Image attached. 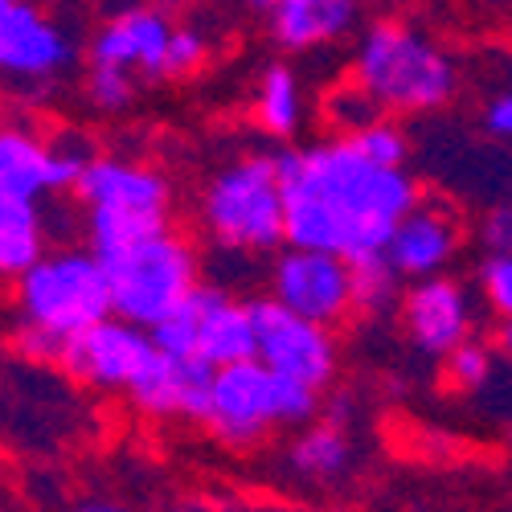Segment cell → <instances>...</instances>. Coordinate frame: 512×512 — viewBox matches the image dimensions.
Wrapping results in <instances>:
<instances>
[{
	"label": "cell",
	"instance_id": "cell-24",
	"mask_svg": "<svg viewBox=\"0 0 512 512\" xmlns=\"http://www.w3.org/2000/svg\"><path fill=\"white\" fill-rule=\"evenodd\" d=\"M365 160H373V164H390V168H406V160H410V136L402 132V127L394 123V119H386V115H377V119H369L365 127H357L353 136H345Z\"/></svg>",
	"mask_w": 512,
	"mask_h": 512
},
{
	"label": "cell",
	"instance_id": "cell-15",
	"mask_svg": "<svg viewBox=\"0 0 512 512\" xmlns=\"http://www.w3.org/2000/svg\"><path fill=\"white\" fill-rule=\"evenodd\" d=\"M402 320L422 353L443 357L472 336V295L447 275L414 279V287L402 291Z\"/></svg>",
	"mask_w": 512,
	"mask_h": 512
},
{
	"label": "cell",
	"instance_id": "cell-4",
	"mask_svg": "<svg viewBox=\"0 0 512 512\" xmlns=\"http://www.w3.org/2000/svg\"><path fill=\"white\" fill-rule=\"evenodd\" d=\"M99 263H103L107 291H111V316L136 324V328H152L160 316L173 312L189 295V287L197 283V254L173 230L140 238L132 246L107 254Z\"/></svg>",
	"mask_w": 512,
	"mask_h": 512
},
{
	"label": "cell",
	"instance_id": "cell-3",
	"mask_svg": "<svg viewBox=\"0 0 512 512\" xmlns=\"http://www.w3.org/2000/svg\"><path fill=\"white\" fill-rule=\"evenodd\" d=\"M21 324L41 328L58 340L91 328L111 316V291L103 263L91 250H46L41 259L17 275Z\"/></svg>",
	"mask_w": 512,
	"mask_h": 512
},
{
	"label": "cell",
	"instance_id": "cell-5",
	"mask_svg": "<svg viewBox=\"0 0 512 512\" xmlns=\"http://www.w3.org/2000/svg\"><path fill=\"white\" fill-rule=\"evenodd\" d=\"M201 222L222 250L259 254L283 242V189L271 156H242L205 185Z\"/></svg>",
	"mask_w": 512,
	"mask_h": 512
},
{
	"label": "cell",
	"instance_id": "cell-28",
	"mask_svg": "<svg viewBox=\"0 0 512 512\" xmlns=\"http://www.w3.org/2000/svg\"><path fill=\"white\" fill-rule=\"evenodd\" d=\"M480 295L496 316H512V254H484L480 263Z\"/></svg>",
	"mask_w": 512,
	"mask_h": 512
},
{
	"label": "cell",
	"instance_id": "cell-35",
	"mask_svg": "<svg viewBox=\"0 0 512 512\" xmlns=\"http://www.w3.org/2000/svg\"><path fill=\"white\" fill-rule=\"evenodd\" d=\"M5 5H9V0H0V13H5Z\"/></svg>",
	"mask_w": 512,
	"mask_h": 512
},
{
	"label": "cell",
	"instance_id": "cell-12",
	"mask_svg": "<svg viewBox=\"0 0 512 512\" xmlns=\"http://www.w3.org/2000/svg\"><path fill=\"white\" fill-rule=\"evenodd\" d=\"M91 156L95 152L78 148L74 136L46 144L17 127H0V197L41 201L46 193H62L74 185Z\"/></svg>",
	"mask_w": 512,
	"mask_h": 512
},
{
	"label": "cell",
	"instance_id": "cell-30",
	"mask_svg": "<svg viewBox=\"0 0 512 512\" xmlns=\"http://www.w3.org/2000/svg\"><path fill=\"white\" fill-rule=\"evenodd\" d=\"M480 242H484V254H512V209H508V201L488 209V218L480 226Z\"/></svg>",
	"mask_w": 512,
	"mask_h": 512
},
{
	"label": "cell",
	"instance_id": "cell-19",
	"mask_svg": "<svg viewBox=\"0 0 512 512\" xmlns=\"http://www.w3.org/2000/svg\"><path fill=\"white\" fill-rule=\"evenodd\" d=\"M46 254V218L37 201L0 197V279H17Z\"/></svg>",
	"mask_w": 512,
	"mask_h": 512
},
{
	"label": "cell",
	"instance_id": "cell-9",
	"mask_svg": "<svg viewBox=\"0 0 512 512\" xmlns=\"http://www.w3.org/2000/svg\"><path fill=\"white\" fill-rule=\"evenodd\" d=\"M156 345L148 328H136L119 316H107L91 328L74 332L62 340L58 365L78 377L82 386H99V390H127L132 381L152 365Z\"/></svg>",
	"mask_w": 512,
	"mask_h": 512
},
{
	"label": "cell",
	"instance_id": "cell-10",
	"mask_svg": "<svg viewBox=\"0 0 512 512\" xmlns=\"http://www.w3.org/2000/svg\"><path fill=\"white\" fill-rule=\"evenodd\" d=\"M271 300L312 324H340L353 312L349 263L324 250L287 246L271 267Z\"/></svg>",
	"mask_w": 512,
	"mask_h": 512
},
{
	"label": "cell",
	"instance_id": "cell-32",
	"mask_svg": "<svg viewBox=\"0 0 512 512\" xmlns=\"http://www.w3.org/2000/svg\"><path fill=\"white\" fill-rule=\"evenodd\" d=\"M480 123H484V132L492 136V140H508L512 136V95L508 91H500V95H492L488 103H484V111H480Z\"/></svg>",
	"mask_w": 512,
	"mask_h": 512
},
{
	"label": "cell",
	"instance_id": "cell-23",
	"mask_svg": "<svg viewBox=\"0 0 512 512\" xmlns=\"http://www.w3.org/2000/svg\"><path fill=\"white\" fill-rule=\"evenodd\" d=\"M349 295H353V312L381 316L398 304L402 275L381 259V254H365V259L349 263Z\"/></svg>",
	"mask_w": 512,
	"mask_h": 512
},
{
	"label": "cell",
	"instance_id": "cell-13",
	"mask_svg": "<svg viewBox=\"0 0 512 512\" xmlns=\"http://www.w3.org/2000/svg\"><path fill=\"white\" fill-rule=\"evenodd\" d=\"M459 250V218L439 201H414L398 226L390 230L381 259H386L402 279H431L443 275Z\"/></svg>",
	"mask_w": 512,
	"mask_h": 512
},
{
	"label": "cell",
	"instance_id": "cell-20",
	"mask_svg": "<svg viewBox=\"0 0 512 512\" xmlns=\"http://www.w3.org/2000/svg\"><path fill=\"white\" fill-rule=\"evenodd\" d=\"M287 463H291L295 476L328 484V480H340L353 467V443H349L345 431H340V422L308 426V431L291 443Z\"/></svg>",
	"mask_w": 512,
	"mask_h": 512
},
{
	"label": "cell",
	"instance_id": "cell-11",
	"mask_svg": "<svg viewBox=\"0 0 512 512\" xmlns=\"http://www.w3.org/2000/svg\"><path fill=\"white\" fill-rule=\"evenodd\" d=\"M74 62L66 29L37 5V0H9L0 13V78L41 87L54 82Z\"/></svg>",
	"mask_w": 512,
	"mask_h": 512
},
{
	"label": "cell",
	"instance_id": "cell-25",
	"mask_svg": "<svg viewBox=\"0 0 512 512\" xmlns=\"http://www.w3.org/2000/svg\"><path fill=\"white\" fill-rule=\"evenodd\" d=\"M447 361H443V373H447V386L451 390H480L484 381L492 377V365H496V357H492V349L484 345V340H459V345L451 349V353H443Z\"/></svg>",
	"mask_w": 512,
	"mask_h": 512
},
{
	"label": "cell",
	"instance_id": "cell-27",
	"mask_svg": "<svg viewBox=\"0 0 512 512\" xmlns=\"http://www.w3.org/2000/svg\"><path fill=\"white\" fill-rule=\"evenodd\" d=\"M205 37L197 29H173L168 33V46H164V62H160V78H185L197 74L205 66Z\"/></svg>",
	"mask_w": 512,
	"mask_h": 512
},
{
	"label": "cell",
	"instance_id": "cell-17",
	"mask_svg": "<svg viewBox=\"0 0 512 512\" xmlns=\"http://www.w3.org/2000/svg\"><path fill=\"white\" fill-rule=\"evenodd\" d=\"M168 33H173V25H168L164 13H156V9H123L91 37V62L119 66L127 74L160 78Z\"/></svg>",
	"mask_w": 512,
	"mask_h": 512
},
{
	"label": "cell",
	"instance_id": "cell-6",
	"mask_svg": "<svg viewBox=\"0 0 512 512\" xmlns=\"http://www.w3.org/2000/svg\"><path fill=\"white\" fill-rule=\"evenodd\" d=\"M148 336L164 357L201 361L209 369L254 357L250 308L238 304L226 287L209 283H193L185 300L148 328Z\"/></svg>",
	"mask_w": 512,
	"mask_h": 512
},
{
	"label": "cell",
	"instance_id": "cell-8",
	"mask_svg": "<svg viewBox=\"0 0 512 512\" xmlns=\"http://www.w3.org/2000/svg\"><path fill=\"white\" fill-rule=\"evenodd\" d=\"M209 431L230 447H254L263 443L279 418H275V373L259 361H234L213 369L209 377V402L205 418Z\"/></svg>",
	"mask_w": 512,
	"mask_h": 512
},
{
	"label": "cell",
	"instance_id": "cell-14",
	"mask_svg": "<svg viewBox=\"0 0 512 512\" xmlns=\"http://www.w3.org/2000/svg\"><path fill=\"white\" fill-rule=\"evenodd\" d=\"M70 189L87 209H123V213L168 218V205H173V185L164 181V173L123 156H91Z\"/></svg>",
	"mask_w": 512,
	"mask_h": 512
},
{
	"label": "cell",
	"instance_id": "cell-33",
	"mask_svg": "<svg viewBox=\"0 0 512 512\" xmlns=\"http://www.w3.org/2000/svg\"><path fill=\"white\" fill-rule=\"evenodd\" d=\"M74 512H127V508L115 504V500H91V504H82V508H74Z\"/></svg>",
	"mask_w": 512,
	"mask_h": 512
},
{
	"label": "cell",
	"instance_id": "cell-16",
	"mask_svg": "<svg viewBox=\"0 0 512 512\" xmlns=\"http://www.w3.org/2000/svg\"><path fill=\"white\" fill-rule=\"evenodd\" d=\"M209 377H213L209 365L177 361V357H164L156 349L152 365L123 394L148 418H193V422H201L205 402H209Z\"/></svg>",
	"mask_w": 512,
	"mask_h": 512
},
{
	"label": "cell",
	"instance_id": "cell-31",
	"mask_svg": "<svg viewBox=\"0 0 512 512\" xmlns=\"http://www.w3.org/2000/svg\"><path fill=\"white\" fill-rule=\"evenodd\" d=\"M17 349L25 361H37V365H58V353H62V340L50 336V332H41V328H29L21 324L17 328Z\"/></svg>",
	"mask_w": 512,
	"mask_h": 512
},
{
	"label": "cell",
	"instance_id": "cell-29",
	"mask_svg": "<svg viewBox=\"0 0 512 512\" xmlns=\"http://www.w3.org/2000/svg\"><path fill=\"white\" fill-rule=\"evenodd\" d=\"M328 103H332V123L340 127V132H349V136L357 132V127H365L369 119L381 115V111L373 107V99L357 87V82H353V87H345V91H336Z\"/></svg>",
	"mask_w": 512,
	"mask_h": 512
},
{
	"label": "cell",
	"instance_id": "cell-21",
	"mask_svg": "<svg viewBox=\"0 0 512 512\" xmlns=\"http://www.w3.org/2000/svg\"><path fill=\"white\" fill-rule=\"evenodd\" d=\"M254 115H259L267 136H295L304 119V95H300V78L291 66H267L254 91Z\"/></svg>",
	"mask_w": 512,
	"mask_h": 512
},
{
	"label": "cell",
	"instance_id": "cell-22",
	"mask_svg": "<svg viewBox=\"0 0 512 512\" xmlns=\"http://www.w3.org/2000/svg\"><path fill=\"white\" fill-rule=\"evenodd\" d=\"M168 230V218H152V213H123V209H87V250L95 259L132 246L140 238H152Z\"/></svg>",
	"mask_w": 512,
	"mask_h": 512
},
{
	"label": "cell",
	"instance_id": "cell-18",
	"mask_svg": "<svg viewBox=\"0 0 512 512\" xmlns=\"http://www.w3.org/2000/svg\"><path fill=\"white\" fill-rule=\"evenodd\" d=\"M361 17V0H279L267 13L271 37L283 50H316L345 37Z\"/></svg>",
	"mask_w": 512,
	"mask_h": 512
},
{
	"label": "cell",
	"instance_id": "cell-2",
	"mask_svg": "<svg viewBox=\"0 0 512 512\" xmlns=\"http://www.w3.org/2000/svg\"><path fill=\"white\" fill-rule=\"evenodd\" d=\"M353 82L373 99L377 111L422 115L455 99L459 66L426 33L402 21H373L357 41Z\"/></svg>",
	"mask_w": 512,
	"mask_h": 512
},
{
	"label": "cell",
	"instance_id": "cell-1",
	"mask_svg": "<svg viewBox=\"0 0 512 512\" xmlns=\"http://www.w3.org/2000/svg\"><path fill=\"white\" fill-rule=\"evenodd\" d=\"M271 160L283 189V242L345 263L381 254L398 218L418 201V181L406 168L365 160L345 136L283 148Z\"/></svg>",
	"mask_w": 512,
	"mask_h": 512
},
{
	"label": "cell",
	"instance_id": "cell-26",
	"mask_svg": "<svg viewBox=\"0 0 512 512\" xmlns=\"http://www.w3.org/2000/svg\"><path fill=\"white\" fill-rule=\"evenodd\" d=\"M87 99L103 115H119L136 103V74H127L119 66H99L91 62L87 70Z\"/></svg>",
	"mask_w": 512,
	"mask_h": 512
},
{
	"label": "cell",
	"instance_id": "cell-34",
	"mask_svg": "<svg viewBox=\"0 0 512 512\" xmlns=\"http://www.w3.org/2000/svg\"><path fill=\"white\" fill-rule=\"evenodd\" d=\"M242 5H246V9L254 13V17H267V13H271V9L279 5V0H242Z\"/></svg>",
	"mask_w": 512,
	"mask_h": 512
},
{
	"label": "cell",
	"instance_id": "cell-7",
	"mask_svg": "<svg viewBox=\"0 0 512 512\" xmlns=\"http://www.w3.org/2000/svg\"><path fill=\"white\" fill-rule=\"evenodd\" d=\"M250 308V328H254V361L271 369L275 377H291L308 390H328L336 377V336L324 324H312L279 308L271 295Z\"/></svg>",
	"mask_w": 512,
	"mask_h": 512
}]
</instances>
